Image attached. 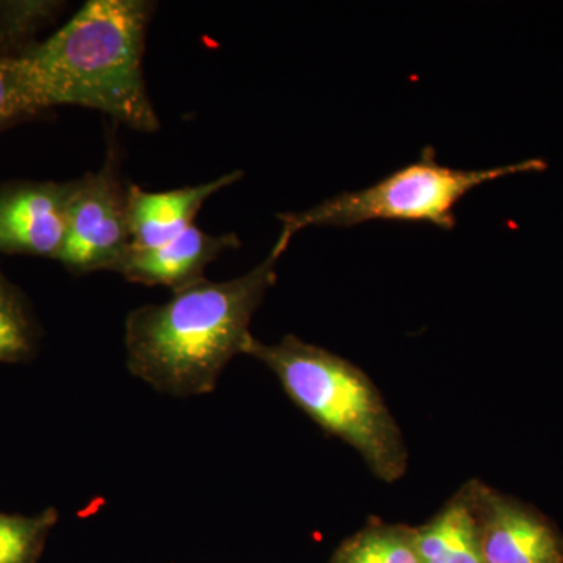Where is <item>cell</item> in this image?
I'll return each instance as SVG.
<instances>
[{"mask_svg": "<svg viewBox=\"0 0 563 563\" xmlns=\"http://www.w3.org/2000/svg\"><path fill=\"white\" fill-rule=\"evenodd\" d=\"M154 5L147 0H88L60 31L18 58L33 114L84 107L133 131L157 132L161 118L143 73Z\"/></svg>", "mask_w": 563, "mask_h": 563, "instance_id": "6da1fadb", "label": "cell"}, {"mask_svg": "<svg viewBox=\"0 0 563 563\" xmlns=\"http://www.w3.org/2000/svg\"><path fill=\"white\" fill-rule=\"evenodd\" d=\"M279 255L232 280L203 279L173 291L163 303L133 309L125 318L129 372L176 398L209 395L225 366L246 354L251 322L276 284Z\"/></svg>", "mask_w": 563, "mask_h": 563, "instance_id": "7a4b0ae2", "label": "cell"}, {"mask_svg": "<svg viewBox=\"0 0 563 563\" xmlns=\"http://www.w3.org/2000/svg\"><path fill=\"white\" fill-rule=\"evenodd\" d=\"M244 355L263 363L288 398L354 448L380 481L393 484L406 474L409 453L401 429L376 385L354 363L296 335L274 344L252 339Z\"/></svg>", "mask_w": 563, "mask_h": 563, "instance_id": "3957f363", "label": "cell"}, {"mask_svg": "<svg viewBox=\"0 0 563 563\" xmlns=\"http://www.w3.org/2000/svg\"><path fill=\"white\" fill-rule=\"evenodd\" d=\"M547 163L528 161L488 169H459L437 162L426 146L417 162L358 191L340 192L302 211L279 213L282 231L272 252L287 251L296 233L307 228H352L369 221L422 222L443 231L457 224L455 207L474 188L518 173L543 172Z\"/></svg>", "mask_w": 563, "mask_h": 563, "instance_id": "277c9868", "label": "cell"}, {"mask_svg": "<svg viewBox=\"0 0 563 563\" xmlns=\"http://www.w3.org/2000/svg\"><path fill=\"white\" fill-rule=\"evenodd\" d=\"M120 163L117 146L110 143L98 172L69 181L65 243L57 262L73 274L117 273L131 251L128 187Z\"/></svg>", "mask_w": 563, "mask_h": 563, "instance_id": "5b68a950", "label": "cell"}, {"mask_svg": "<svg viewBox=\"0 0 563 563\" xmlns=\"http://www.w3.org/2000/svg\"><path fill=\"white\" fill-rule=\"evenodd\" d=\"M484 563H563V539L539 510L474 483Z\"/></svg>", "mask_w": 563, "mask_h": 563, "instance_id": "8992f818", "label": "cell"}, {"mask_svg": "<svg viewBox=\"0 0 563 563\" xmlns=\"http://www.w3.org/2000/svg\"><path fill=\"white\" fill-rule=\"evenodd\" d=\"M69 181L0 185V254L57 261L66 235Z\"/></svg>", "mask_w": 563, "mask_h": 563, "instance_id": "52a82bcc", "label": "cell"}, {"mask_svg": "<svg viewBox=\"0 0 563 563\" xmlns=\"http://www.w3.org/2000/svg\"><path fill=\"white\" fill-rule=\"evenodd\" d=\"M240 246L242 242L236 233L211 235L195 224L161 246L129 251L117 273L133 284L162 285L179 291L206 279L207 266L222 252Z\"/></svg>", "mask_w": 563, "mask_h": 563, "instance_id": "ba28073f", "label": "cell"}, {"mask_svg": "<svg viewBox=\"0 0 563 563\" xmlns=\"http://www.w3.org/2000/svg\"><path fill=\"white\" fill-rule=\"evenodd\" d=\"M243 176L242 169H236L206 184L168 191H146L129 185L131 250H151L176 239L195 225L196 217L211 196L236 184Z\"/></svg>", "mask_w": 563, "mask_h": 563, "instance_id": "9c48e42d", "label": "cell"}, {"mask_svg": "<svg viewBox=\"0 0 563 563\" xmlns=\"http://www.w3.org/2000/svg\"><path fill=\"white\" fill-rule=\"evenodd\" d=\"M420 563H484L474 483L466 484L429 523L415 528Z\"/></svg>", "mask_w": 563, "mask_h": 563, "instance_id": "30bf717a", "label": "cell"}, {"mask_svg": "<svg viewBox=\"0 0 563 563\" xmlns=\"http://www.w3.org/2000/svg\"><path fill=\"white\" fill-rule=\"evenodd\" d=\"M65 9L60 0H0V57H24Z\"/></svg>", "mask_w": 563, "mask_h": 563, "instance_id": "8fae6325", "label": "cell"}, {"mask_svg": "<svg viewBox=\"0 0 563 563\" xmlns=\"http://www.w3.org/2000/svg\"><path fill=\"white\" fill-rule=\"evenodd\" d=\"M40 336L38 321L24 292L0 273V363L31 361Z\"/></svg>", "mask_w": 563, "mask_h": 563, "instance_id": "7c38bea8", "label": "cell"}, {"mask_svg": "<svg viewBox=\"0 0 563 563\" xmlns=\"http://www.w3.org/2000/svg\"><path fill=\"white\" fill-rule=\"evenodd\" d=\"M332 563H420L415 550V529L402 525H369L336 550Z\"/></svg>", "mask_w": 563, "mask_h": 563, "instance_id": "4fadbf2b", "label": "cell"}, {"mask_svg": "<svg viewBox=\"0 0 563 563\" xmlns=\"http://www.w3.org/2000/svg\"><path fill=\"white\" fill-rule=\"evenodd\" d=\"M57 523L55 507L36 515L0 514V563H38Z\"/></svg>", "mask_w": 563, "mask_h": 563, "instance_id": "5bb4252c", "label": "cell"}, {"mask_svg": "<svg viewBox=\"0 0 563 563\" xmlns=\"http://www.w3.org/2000/svg\"><path fill=\"white\" fill-rule=\"evenodd\" d=\"M29 118L35 114L25 96L18 58L0 57V133Z\"/></svg>", "mask_w": 563, "mask_h": 563, "instance_id": "9a60e30c", "label": "cell"}]
</instances>
